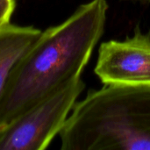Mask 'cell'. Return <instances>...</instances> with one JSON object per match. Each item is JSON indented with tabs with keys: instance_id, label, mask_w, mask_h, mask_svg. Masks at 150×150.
I'll list each match as a JSON object with an SVG mask.
<instances>
[{
	"instance_id": "6da1fadb",
	"label": "cell",
	"mask_w": 150,
	"mask_h": 150,
	"mask_svg": "<svg viewBox=\"0 0 150 150\" xmlns=\"http://www.w3.org/2000/svg\"><path fill=\"white\" fill-rule=\"evenodd\" d=\"M108 8L106 0H91L61 24L41 31L4 80L0 127L81 76L104 33Z\"/></svg>"
},
{
	"instance_id": "7a4b0ae2",
	"label": "cell",
	"mask_w": 150,
	"mask_h": 150,
	"mask_svg": "<svg viewBox=\"0 0 150 150\" xmlns=\"http://www.w3.org/2000/svg\"><path fill=\"white\" fill-rule=\"evenodd\" d=\"M62 150H150V87L105 84L76 101Z\"/></svg>"
},
{
	"instance_id": "3957f363",
	"label": "cell",
	"mask_w": 150,
	"mask_h": 150,
	"mask_svg": "<svg viewBox=\"0 0 150 150\" xmlns=\"http://www.w3.org/2000/svg\"><path fill=\"white\" fill-rule=\"evenodd\" d=\"M85 83L81 76L0 127V150L46 149L59 135Z\"/></svg>"
},
{
	"instance_id": "277c9868",
	"label": "cell",
	"mask_w": 150,
	"mask_h": 150,
	"mask_svg": "<svg viewBox=\"0 0 150 150\" xmlns=\"http://www.w3.org/2000/svg\"><path fill=\"white\" fill-rule=\"evenodd\" d=\"M104 84L150 87V32L100 44L94 69Z\"/></svg>"
},
{
	"instance_id": "5b68a950",
	"label": "cell",
	"mask_w": 150,
	"mask_h": 150,
	"mask_svg": "<svg viewBox=\"0 0 150 150\" xmlns=\"http://www.w3.org/2000/svg\"><path fill=\"white\" fill-rule=\"evenodd\" d=\"M40 33L33 26L11 24L0 29V91L12 65Z\"/></svg>"
},
{
	"instance_id": "8992f818",
	"label": "cell",
	"mask_w": 150,
	"mask_h": 150,
	"mask_svg": "<svg viewBox=\"0 0 150 150\" xmlns=\"http://www.w3.org/2000/svg\"><path fill=\"white\" fill-rule=\"evenodd\" d=\"M15 9V0H0V29L10 24Z\"/></svg>"
},
{
	"instance_id": "52a82bcc",
	"label": "cell",
	"mask_w": 150,
	"mask_h": 150,
	"mask_svg": "<svg viewBox=\"0 0 150 150\" xmlns=\"http://www.w3.org/2000/svg\"><path fill=\"white\" fill-rule=\"evenodd\" d=\"M143 1H150V0H143Z\"/></svg>"
}]
</instances>
